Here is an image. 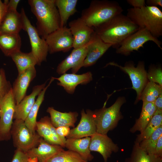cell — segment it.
Returning a JSON list of instances; mask_svg holds the SVG:
<instances>
[{"label": "cell", "mask_w": 162, "mask_h": 162, "mask_svg": "<svg viewBox=\"0 0 162 162\" xmlns=\"http://www.w3.org/2000/svg\"><path fill=\"white\" fill-rule=\"evenodd\" d=\"M139 28L122 13L94 28L95 33L103 42L116 49L127 37Z\"/></svg>", "instance_id": "cell-1"}, {"label": "cell", "mask_w": 162, "mask_h": 162, "mask_svg": "<svg viewBox=\"0 0 162 162\" xmlns=\"http://www.w3.org/2000/svg\"><path fill=\"white\" fill-rule=\"evenodd\" d=\"M28 2L37 19L36 28L41 38L45 39L60 28V18L55 0H28Z\"/></svg>", "instance_id": "cell-2"}, {"label": "cell", "mask_w": 162, "mask_h": 162, "mask_svg": "<svg viewBox=\"0 0 162 162\" xmlns=\"http://www.w3.org/2000/svg\"><path fill=\"white\" fill-rule=\"evenodd\" d=\"M123 10L115 1H92L88 7L83 10L80 18L89 26L94 28L122 13Z\"/></svg>", "instance_id": "cell-3"}, {"label": "cell", "mask_w": 162, "mask_h": 162, "mask_svg": "<svg viewBox=\"0 0 162 162\" xmlns=\"http://www.w3.org/2000/svg\"><path fill=\"white\" fill-rule=\"evenodd\" d=\"M126 16L139 28L147 29L155 37L162 35V12L157 7L129 8Z\"/></svg>", "instance_id": "cell-4"}, {"label": "cell", "mask_w": 162, "mask_h": 162, "mask_svg": "<svg viewBox=\"0 0 162 162\" xmlns=\"http://www.w3.org/2000/svg\"><path fill=\"white\" fill-rule=\"evenodd\" d=\"M126 102L125 98L120 97L111 106L106 108L105 104L101 109L93 111L97 133L107 135L117 125L123 116L120 112L122 106Z\"/></svg>", "instance_id": "cell-5"}, {"label": "cell", "mask_w": 162, "mask_h": 162, "mask_svg": "<svg viewBox=\"0 0 162 162\" xmlns=\"http://www.w3.org/2000/svg\"><path fill=\"white\" fill-rule=\"evenodd\" d=\"M10 134L14 146L26 152L36 146L42 138L37 132L29 129L24 121L20 119H15L13 122Z\"/></svg>", "instance_id": "cell-6"}, {"label": "cell", "mask_w": 162, "mask_h": 162, "mask_svg": "<svg viewBox=\"0 0 162 162\" xmlns=\"http://www.w3.org/2000/svg\"><path fill=\"white\" fill-rule=\"evenodd\" d=\"M16 105L12 88L0 98V141H7L11 138V130Z\"/></svg>", "instance_id": "cell-7"}, {"label": "cell", "mask_w": 162, "mask_h": 162, "mask_svg": "<svg viewBox=\"0 0 162 162\" xmlns=\"http://www.w3.org/2000/svg\"><path fill=\"white\" fill-rule=\"evenodd\" d=\"M22 28L28 36L32 52L37 61V64L40 65L46 60L48 52V47L45 39L40 37L37 29L31 24L24 9L22 8L20 13Z\"/></svg>", "instance_id": "cell-8"}, {"label": "cell", "mask_w": 162, "mask_h": 162, "mask_svg": "<svg viewBox=\"0 0 162 162\" xmlns=\"http://www.w3.org/2000/svg\"><path fill=\"white\" fill-rule=\"evenodd\" d=\"M152 41L162 49V42L155 37L147 29L140 28L136 32L127 37L120 46L116 49V52L124 56L130 54L134 51H138L141 47L148 41Z\"/></svg>", "instance_id": "cell-9"}, {"label": "cell", "mask_w": 162, "mask_h": 162, "mask_svg": "<svg viewBox=\"0 0 162 162\" xmlns=\"http://www.w3.org/2000/svg\"><path fill=\"white\" fill-rule=\"evenodd\" d=\"M108 64L118 67L128 75L132 84V88L136 91L137 94L135 103L140 100L142 93L148 82L147 72L145 69L144 62L139 61L136 67L130 62H126L124 66L113 62Z\"/></svg>", "instance_id": "cell-10"}, {"label": "cell", "mask_w": 162, "mask_h": 162, "mask_svg": "<svg viewBox=\"0 0 162 162\" xmlns=\"http://www.w3.org/2000/svg\"><path fill=\"white\" fill-rule=\"evenodd\" d=\"M45 40L50 54L61 51L68 52L73 47V36L70 29L66 26L60 27L49 34Z\"/></svg>", "instance_id": "cell-11"}, {"label": "cell", "mask_w": 162, "mask_h": 162, "mask_svg": "<svg viewBox=\"0 0 162 162\" xmlns=\"http://www.w3.org/2000/svg\"><path fill=\"white\" fill-rule=\"evenodd\" d=\"M92 38L90 41L85 45L78 48H74L70 55L58 64L56 70L58 74L65 73L70 69L72 73L76 74L83 67Z\"/></svg>", "instance_id": "cell-12"}, {"label": "cell", "mask_w": 162, "mask_h": 162, "mask_svg": "<svg viewBox=\"0 0 162 162\" xmlns=\"http://www.w3.org/2000/svg\"><path fill=\"white\" fill-rule=\"evenodd\" d=\"M68 26L73 36L74 48L88 44L95 32L94 28L88 26L80 17L70 22Z\"/></svg>", "instance_id": "cell-13"}, {"label": "cell", "mask_w": 162, "mask_h": 162, "mask_svg": "<svg viewBox=\"0 0 162 162\" xmlns=\"http://www.w3.org/2000/svg\"><path fill=\"white\" fill-rule=\"evenodd\" d=\"M81 118L77 126L70 130L68 138H82L91 137L97 133L96 126L93 111L84 109L81 112Z\"/></svg>", "instance_id": "cell-14"}, {"label": "cell", "mask_w": 162, "mask_h": 162, "mask_svg": "<svg viewBox=\"0 0 162 162\" xmlns=\"http://www.w3.org/2000/svg\"><path fill=\"white\" fill-rule=\"evenodd\" d=\"M90 138L89 150L100 154L104 162H107L112 152L118 151L119 148L117 144L115 143L107 135L96 133Z\"/></svg>", "instance_id": "cell-15"}, {"label": "cell", "mask_w": 162, "mask_h": 162, "mask_svg": "<svg viewBox=\"0 0 162 162\" xmlns=\"http://www.w3.org/2000/svg\"><path fill=\"white\" fill-rule=\"evenodd\" d=\"M36 75L35 67L30 68L23 73L18 74L12 87L16 104H19L26 96L27 89Z\"/></svg>", "instance_id": "cell-16"}, {"label": "cell", "mask_w": 162, "mask_h": 162, "mask_svg": "<svg viewBox=\"0 0 162 162\" xmlns=\"http://www.w3.org/2000/svg\"><path fill=\"white\" fill-rule=\"evenodd\" d=\"M63 150L61 146L50 144L41 138L38 144L26 153L31 159H36L39 162H47L53 156Z\"/></svg>", "instance_id": "cell-17"}, {"label": "cell", "mask_w": 162, "mask_h": 162, "mask_svg": "<svg viewBox=\"0 0 162 162\" xmlns=\"http://www.w3.org/2000/svg\"><path fill=\"white\" fill-rule=\"evenodd\" d=\"M53 78L58 81V85L62 87L68 93L73 94L78 85H86L91 81L92 75L91 72L89 71L79 75L65 73L58 78Z\"/></svg>", "instance_id": "cell-18"}, {"label": "cell", "mask_w": 162, "mask_h": 162, "mask_svg": "<svg viewBox=\"0 0 162 162\" xmlns=\"http://www.w3.org/2000/svg\"><path fill=\"white\" fill-rule=\"evenodd\" d=\"M46 84L45 82L34 86L31 94L26 95L19 104L16 105L14 119L25 121L35 102L36 97L46 87Z\"/></svg>", "instance_id": "cell-19"}, {"label": "cell", "mask_w": 162, "mask_h": 162, "mask_svg": "<svg viewBox=\"0 0 162 162\" xmlns=\"http://www.w3.org/2000/svg\"><path fill=\"white\" fill-rule=\"evenodd\" d=\"M111 47V45L103 42L95 32L89 45L83 67H89L95 64Z\"/></svg>", "instance_id": "cell-20"}, {"label": "cell", "mask_w": 162, "mask_h": 162, "mask_svg": "<svg viewBox=\"0 0 162 162\" xmlns=\"http://www.w3.org/2000/svg\"><path fill=\"white\" fill-rule=\"evenodd\" d=\"M22 29L20 13L17 10L7 9L0 26V33L19 34Z\"/></svg>", "instance_id": "cell-21"}, {"label": "cell", "mask_w": 162, "mask_h": 162, "mask_svg": "<svg viewBox=\"0 0 162 162\" xmlns=\"http://www.w3.org/2000/svg\"><path fill=\"white\" fill-rule=\"evenodd\" d=\"M46 112L50 114L51 123L55 128L62 126L74 128L78 116L77 112H61L52 107H49Z\"/></svg>", "instance_id": "cell-22"}, {"label": "cell", "mask_w": 162, "mask_h": 162, "mask_svg": "<svg viewBox=\"0 0 162 162\" xmlns=\"http://www.w3.org/2000/svg\"><path fill=\"white\" fill-rule=\"evenodd\" d=\"M90 139V137L67 138L65 147L77 153L88 162L91 161L94 157L89 148Z\"/></svg>", "instance_id": "cell-23"}, {"label": "cell", "mask_w": 162, "mask_h": 162, "mask_svg": "<svg viewBox=\"0 0 162 162\" xmlns=\"http://www.w3.org/2000/svg\"><path fill=\"white\" fill-rule=\"evenodd\" d=\"M21 40L19 34L0 33V49L6 56L10 57L20 51Z\"/></svg>", "instance_id": "cell-24"}, {"label": "cell", "mask_w": 162, "mask_h": 162, "mask_svg": "<svg viewBox=\"0 0 162 162\" xmlns=\"http://www.w3.org/2000/svg\"><path fill=\"white\" fill-rule=\"evenodd\" d=\"M157 110L154 102H143L141 112L139 118L130 129V131L134 133L139 131L143 133Z\"/></svg>", "instance_id": "cell-25"}, {"label": "cell", "mask_w": 162, "mask_h": 162, "mask_svg": "<svg viewBox=\"0 0 162 162\" xmlns=\"http://www.w3.org/2000/svg\"><path fill=\"white\" fill-rule=\"evenodd\" d=\"M54 80L53 77H52L48 85L46 86L38 95L34 105L24 121L26 126L33 132H36L38 113L40 107L44 100L46 92Z\"/></svg>", "instance_id": "cell-26"}, {"label": "cell", "mask_w": 162, "mask_h": 162, "mask_svg": "<svg viewBox=\"0 0 162 162\" xmlns=\"http://www.w3.org/2000/svg\"><path fill=\"white\" fill-rule=\"evenodd\" d=\"M60 20V27L65 26L69 18L76 12L77 0H55Z\"/></svg>", "instance_id": "cell-27"}, {"label": "cell", "mask_w": 162, "mask_h": 162, "mask_svg": "<svg viewBox=\"0 0 162 162\" xmlns=\"http://www.w3.org/2000/svg\"><path fill=\"white\" fill-rule=\"evenodd\" d=\"M10 57L16 66L18 74L37 64L36 59L31 52L24 53L20 50L12 54Z\"/></svg>", "instance_id": "cell-28"}, {"label": "cell", "mask_w": 162, "mask_h": 162, "mask_svg": "<svg viewBox=\"0 0 162 162\" xmlns=\"http://www.w3.org/2000/svg\"><path fill=\"white\" fill-rule=\"evenodd\" d=\"M36 131L38 135L48 143L65 147L66 141L56 137L47 125L45 117L37 121Z\"/></svg>", "instance_id": "cell-29"}, {"label": "cell", "mask_w": 162, "mask_h": 162, "mask_svg": "<svg viewBox=\"0 0 162 162\" xmlns=\"http://www.w3.org/2000/svg\"><path fill=\"white\" fill-rule=\"evenodd\" d=\"M124 162H162V158L148 154L135 141L130 156Z\"/></svg>", "instance_id": "cell-30"}, {"label": "cell", "mask_w": 162, "mask_h": 162, "mask_svg": "<svg viewBox=\"0 0 162 162\" xmlns=\"http://www.w3.org/2000/svg\"><path fill=\"white\" fill-rule=\"evenodd\" d=\"M162 125V110L157 109L143 133L137 136L135 142L139 143L142 141L147 139Z\"/></svg>", "instance_id": "cell-31"}, {"label": "cell", "mask_w": 162, "mask_h": 162, "mask_svg": "<svg viewBox=\"0 0 162 162\" xmlns=\"http://www.w3.org/2000/svg\"><path fill=\"white\" fill-rule=\"evenodd\" d=\"M161 93L162 86L149 81L147 83L142 93L140 100L143 102H154Z\"/></svg>", "instance_id": "cell-32"}, {"label": "cell", "mask_w": 162, "mask_h": 162, "mask_svg": "<svg viewBox=\"0 0 162 162\" xmlns=\"http://www.w3.org/2000/svg\"><path fill=\"white\" fill-rule=\"evenodd\" d=\"M47 162H88L77 153L72 150L61 151Z\"/></svg>", "instance_id": "cell-33"}, {"label": "cell", "mask_w": 162, "mask_h": 162, "mask_svg": "<svg viewBox=\"0 0 162 162\" xmlns=\"http://www.w3.org/2000/svg\"><path fill=\"white\" fill-rule=\"evenodd\" d=\"M162 135V125L156 129L148 138L139 143L142 149L148 154L154 155L156 145L160 136Z\"/></svg>", "instance_id": "cell-34"}, {"label": "cell", "mask_w": 162, "mask_h": 162, "mask_svg": "<svg viewBox=\"0 0 162 162\" xmlns=\"http://www.w3.org/2000/svg\"><path fill=\"white\" fill-rule=\"evenodd\" d=\"M147 76L149 81L162 86V71L160 67H151L147 73Z\"/></svg>", "instance_id": "cell-35"}, {"label": "cell", "mask_w": 162, "mask_h": 162, "mask_svg": "<svg viewBox=\"0 0 162 162\" xmlns=\"http://www.w3.org/2000/svg\"><path fill=\"white\" fill-rule=\"evenodd\" d=\"M12 87L10 82L7 80L4 69H0V98L7 94Z\"/></svg>", "instance_id": "cell-36"}, {"label": "cell", "mask_w": 162, "mask_h": 162, "mask_svg": "<svg viewBox=\"0 0 162 162\" xmlns=\"http://www.w3.org/2000/svg\"><path fill=\"white\" fill-rule=\"evenodd\" d=\"M11 162H29V158L26 152L16 149Z\"/></svg>", "instance_id": "cell-37"}, {"label": "cell", "mask_w": 162, "mask_h": 162, "mask_svg": "<svg viewBox=\"0 0 162 162\" xmlns=\"http://www.w3.org/2000/svg\"><path fill=\"white\" fill-rule=\"evenodd\" d=\"M56 130L57 134L60 137L64 138L69 135L70 129L69 127L62 126L56 128Z\"/></svg>", "instance_id": "cell-38"}, {"label": "cell", "mask_w": 162, "mask_h": 162, "mask_svg": "<svg viewBox=\"0 0 162 162\" xmlns=\"http://www.w3.org/2000/svg\"><path fill=\"white\" fill-rule=\"evenodd\" d=\"M154 155L162 158V135L160 136L157 142Z\"/></svg>", "instance_id": "cell-39"}, {"label": "cell", "mask_w": 162, "mask_h": 162, "mask_svg": "<svg viewBox=\"0 0 162 162\" xmlns=\"http://www.w3.org/2000/svg\"><path fill=\"white\" fill-rule=\"evenodd\" d=\"M127 2L136 8H141L146 5L145 0H127Z\"/></svg>", "instance_id": "cell-40"}, {"label": "cell", "mask_w": 162, "mask_h": 162, "mask_svg": "<svg viewBox=\"0 0 162 162\" xmlns=\"http://www.w3.org/2000/svg\"><path fill=\"white\" fill-rule=\"evenodd\" d=\"M8 0H4V2L0 0V26L7 9V4Z\"/></svg>", "instance_id": "cell-41"}, {"label": "cell", "mask_w": 162, "mask_h": 162, "mask_svg": "<svg viewBox=\"0 0 162 162\" xmlns=\"http://www.w3.org/2000/svg\"><path fill=\"white\" fill-rule=\"evenodd\" d=\"M145 2L147 6L154 7L159 6L162 7V0H146Z\"/></svg>", "instance_id": "cell-42"}, {"label": "cell", "mask_w": 162, "mask_h": 162, "mask_svg": "<svg viewBox=\"0 0 162 162\" xmlns=\"http://www.w3.org/2000/svg\"><path fill=\"white\" fill-rule=\"evenodd\" d=\"M20 2V0H10L7 4V9L16 10L17 7L19 2Z\"/></svg>", "instance_id": "cell-43"}, {"label": "cell", "mask_w": 162, "mask_h": 162, "mask_svg": "<svg viewBox=\"0 0 162 162\" xmlns=\"http://www.w3.org/2000/svg\"><path fill=\"white\" fill-rule=\"evenodd\" d=\"M154 103L157 109L162 110V93L156 99Z\"/></svg>", "instance_id": "cell-44"}, {"label": "cell", "mask_w": 162, "mask_h": 162, "mask_svg": "<svg viewBox=\"0 0 162 162\" xmlns=\"http://www.w3.org/2000/svg\"><path fill=\"white\" fill-rule=\"evenodd\" d=\"M37 162H39L38 161Z\"/></svg>", "instance_id": "cell-45"}]
</instances>
